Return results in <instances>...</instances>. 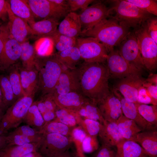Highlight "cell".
Listing matches in <instances>:
<instances>
[{
    "instance_id": "obj_1",
    "label": "cell",
    "mask_w": 157,
    "mask_h": 157,
    "mask_svg": "<svg viewBox=\"0 0 157 157\" xmlns=\"http://www.w3.org/2000/svg\"><path fill=\"white\" fill-rule=\"evenodd\" d=\"M77 67L81 93L97 105L110 93L107 66L103 63L84 61Z\"/></svg>"
},
{
    "instance_id": "obj_2",
    "label": "cell",
    "mask_w": 157,
    "mask_h": 157,
    "mask_svg": "<svg viewBox=\"0 0 157 157\" xmlns=\"http://www.w3.org/2000/svg\"><path fill=\"white\" fill-rule=\"evenodd\" d=\"M129 29L111 17L82 32L80 35L96 39L104 44L108 53L125 39L130 32Z\"/></svg>"
},
{
    "instance_id": "obj_3",
    "label": "cell",
    "mask_w": 157,
    "mask_h": 157,
    "mask_svg": "<svg viewBox=\"0 0 157 157\" xmlns=\"http://www.w3.org/2000/svg\"><path fill=\"white\" fill-rule=\"evenodd\" d=\"M35 67L38 72V87L44 95L52 94L64 67L55 53L47 56L37 55Z\"/></svg>"
},
{
    "instance_id": "obj_4",
    "label": "cell",
    "mask_w": 157,
    "mask_h": 157,
    "mask_svg": "<svg viewBox=\"0 0 157 157\" xmlns=\"http://www.w3.org/2000/svg\"><path fill=\"white\" fill-rule=\"evenodd\" d=\"M112 4L113 13L111 17L126 27L136 28L142 25L151 14L138 8L126 0L107 1Z\"/></svg>"
},
{
    "instance_id": "obj_5",
    "label": "cell",
    "mask_w": 157,
    "mask_h": 157,
    "mask_svg": "<svg viewBox=\"0 0 157 157\" xmlns=\"http://www.w3.org/2000/svg\"><path fill=\"white\" fill-rule=\"evenodd\" d=\"M33 102L32 96L25 95L9 107L0 122V133L6 134L10 130L18 127Z\"/></svg>"
},
{
    "instance_id": "obj_6",
    "label": "cell",
    "mask_w": 157,
    "mask_h": 157,
    "mask_svg": "<svg viewBox=\"0 0 157 157\" xmlns=\"http://www.w3.org/2000/svg\"><path fill=\"white\" fill-rule=\"evenodd\" d=\"M76 45L84 61L104 63L106 61L108 53L104 44L96 39L78 37Z\"/></svg>"
},
{
    "instance_id": "obj_7",
    "label": "cell",
    "mask_w": 157,
    "mask_h": 157,
    "mask_svg": "<svg viewBox=\"0 0 157 157\" xmlns=\"http://www.w3.org/2000/svg\"><path fill=\"white\" fill-rule=\"evenodd\" d=\"M133 32L144 67L150 71L154 70L157 64V44L148 34L142 25L135 28Z\"/></svg>"
},
{
    "instance_id": "obj_8",
    "label": "cell",
    "mask_w": 157,
    "mask_h": 157,
    "mask_svg": "<svg viewBox=\"0 0 157 157\" xmlns=\"http://www.w3.org/2000/svg\"><path fill=\"white\" fill-rule=\"evenodd\" d=\"M71 137L55 133H42L37 151L43 157H49L68 151L72 143Z\"/></svg>"
},
{
    "instance_id": "obj_9",
    "label": "cell",
    "mask_w": 157,
    "mask_h": 157,
    "mask_svg": "<svg viewBox=\"0 0 157 157\" xmlns=\"http://www.w3.org/2000/svg\"><path fill=\"white\" fill-rule=\"evenodd\" d=\"M113 14L111 8L108 7L101 2L89 6L78 14L81 32L92 28L105 19L111 17Z\"/></svg>"
},
{
    "instance_id": "obj_10",
    "label": "cell",
    "mask_w": 157,
    "mask_h": 157,
    "mask_svg": "<svg viewBox=\"0 0 157 157\" xmlns=\"http://www.w3.org/2000/svg\"><path fill=\"white\" fill-rule=\"evenodd\" d=\"M35 17L43 19H51L58 22L70 12L60 7L50 0H26Z\"/></svg>"
},
{
    "instance_id": "obj_11",
    "label": "cell",
    "mask_w": 157,
    "mask_h": 157,
    "mask_svg": "<svg viewBox=\"0 0 157 157\" xmlns=\"http://www.w3.org/2000/svg\"><path fill=\"white\" fill-rule=\"evenodd\" d=\"M106 61L110 77L120 79L131 75H141L142 71L126 61L118 51H110Z\"/></svg>"
},
{
    "instance_id": "obj_12",
    "label": "cell",
    "mask_w": 157,
    "mask_h": 157,
    "mask_svg": "<svg viewBox=\"0 0 157 157\" xmlns=\"http://www.w3.org/2000/svg\"><path fill=\"white\" fill-rule=\"evenodd\" d=\"M119 55L126 61L141 71L144 67L133 32H130L119 44Z\"/></svg>"
},
{
    "instance_id": "obj_13",
    "label": "cell",
    "mask_w": 157,
    "mask_h": 157,
    "mask_svg": "<svg viewBox=\"0 0 157 157\" xmlns=\"http://www.w3.org/2000/svg\"><path fill=\"white\" fill-rule=\"evenodd\" d=\"M146 81L140 75H131L120 79L114 88L127 101L137 103L138 91Z\"/></svg>"
},
{
    "instance_id": "obj_14",
    "label": "cell",
    "mask_w": 157,
    "mask_h": 157,
    "mask_svg": "<svg viewBox=\"0 0 157 157\" xmlns=\"http://www.w3.org/2000/svg\"><path fill=\"white\" fill-rule=\"evenodd\" d=\"M71 92L81 93L77 67L72 69H63L52 94H62Z\"/></svg>"
},
{
    "instance_id": "obj_15",
    "label": "cell",
    "mask_w": 157,
    "mask_h": 157,
    "mask_svg": "<svg viewBox=\"0 0 157 157\" xmlns=\"http://www.w3.org/2000/svg\"><path fill=\"white\" fill-rule=\"evenodd\" d=\"M7 14L9 21L6 26L12 38L21 44L26 41L28 35H33V31L29 24L12 12L9 3Z\"/></svg>"
},
{
    "instance_id": "obj_16",
    "label": "cell",
    "mask_w": 157,
    "mask_h": 157,
    "mask_svg": "<svg viewBox=\"0 0 157 157\" xmlns=\"http://www.w3.org/2000/svg\"><path fill=\"white\" fill-rule=\"evenodd\" d=\"M112 92L120 101L124 116L134 121L143 131L156 130L157 128L148 123L141 116L135 104L127 101L114 88Z\"/></svg>"
},
{
    "instance_id": "obj_17",
    "label": "cell",
    "mask_w": 157,
    "mask_h": 157,
    "mask_svg": "<svg viewBox=\"0 0 157 157\" xmlns=\"http://www.w3.org/2000/svg\"><path fill=\"white\" fill-rule=\"evenodd\" d=\"M97 106L104 120L108 122H116L122 113L120 101L113 92Z\"/></svg>"
},
{
    "instance_id": "obj_18",
    "label": "cell",
    "mask_w": 157,
    "mask_h": 157,
    "mask_svg": "<svg viewBox=\"0 0 157 157\" xmlns=\"http://www.w3.org/2000/svg\"><path fill=\"white\" fill-rule=\"evenodd\" d=\"M51 95L57 106L71 110L76 112L83 105L90 100L81 93L77 92Z\"/></svg>"
},
{
    "instance_id": "obj_19",
    "label": "cell",
    "mask_w": 157,
    "mask_h": 157,
    "mask_svg": "<svg viewBox=\"0 0 157 157\" xmlns=\"http://www.w3.org/2000/svg\"><path fill=\"white\" fill-rule=\"evenodd\" d=\"M57 30L59 33L67 36L78 38L81 32L78 14L74 12H69L59 23Z\"/></svg>"
},
{
    "instance_id": "obj_20",
    "label": "cell",
    "mask_w": 157,
    "mask_h": 157,
    "mask_svg": "<svg viewBox=\"0 0 157 157\" xmlns=\"http://www.w3.org/2000/svg\"><path fill=\"white\" fill-rule=\"evenodd\" d=\"M138 144L150 157H157V131H142L131 140Z\"/></svg>"
},
{
    "instance_id": "obj_21",
    "label": "cell",
    "mask_w": 157,
    "mask_h": 157,
    "mask_svg": "<svg viewBox=\"0 0 157 157\" xmlns=\"http://www.w3.org/2000/svg\"><path fill=\"white\" fill-rule=\"evenodd\" d=\"M116 146V157H142L148 156L138 144L133 140L123 138L117 143Z\"/></svg>"
},
{
    "instance_id": "obj_22",
    "label": "cell",
    "mask_w": 157,
    "mask_h": 157,
    "mask_svg": "<svg viewBox=\"0 0 157 157\" xmlns=\"http://www.w3.org/2000/svg\"><path fill=\"white\" fill-rule=\"evenodd\" d=\"M98 136L103 144L110 147L116 146L117 143L124 138L121 136L116 122L105 121Z\"/></svg>"
},
{
    "instance_id": "obj_23",
    "label": "cell",
    "mask_w": 157,
    "mask_h": 157,
    "mask_svg": "<svg viewBox=\"0 0 157 157\" xmlns=\"http://www.w3.org/2000/svg\"><path fill=\"white\" fill-rule=\"evenodd\" d=\"M21 53L20 43L10 36L5 45L1 67L5 69L8 68L20 58Z\"/></svg>"
},
{
    "instance_id": "obj_24",
    "label": "cell",
    "mask_w": 157,
    "mask_h": 157,
    "mask_svg": "<svg viewBox=\"0 0 157 157\" xmlns=\"http://www.w3.org/2000/svg\"><path fill=\"white\" fill-rule=\"evenodd\" d=\"M55 54L65 68L70 69L76 68V65L82 59L76 44L65 50L58 52Z\"/></svg>"
},
{
    "instance_id": "obj_25",
    "label": "cell",
    "mask_w": 157,
    "mask_h": 157,
    "mask_svg": "<svg viewBox=\"0 0 157 157\" xmlns=\"http://www.w3.org/2000/svg\"><path fill=\"white\" fill-rule=\"evenodd\" d=\"M116 123L121 136L127 140H131L143 131L134 121L126 117L122 113Z\"/></svg>"
},
{
    "instance_id": "obj_26",
    "label": "cell",
    "mask_w": 157,
    "mask_h": 157,
    "mask_svg": "<svg viewBox=\"0 0 157 157\" xmlns=\"http://www.w3.org/2000/svg\"><path fill=\"white\" fill-rule=\"evenodd\" d=\"M39 142L20 146L7 145L0 149V157H22L28 153L37 151Z\"/></svg>"
},
{
    "instance_id": "obj_27",
    "label": "cell",
    "mask_w": 157,
    "mask_h": 157,
    "mask_svg": "<svg viewBox=\"0 0 157 157\" xmlns=\"http://www.w3.org/2000/svg\"><path fill=\"white\" fill-rule=\"evenodd\" d=\"M59 24L57 21L45 19L34 21L28 24L33 31V35L38 36L39 38L52 35L56 31Z\"/></svg>"
},
{
    "instance_id": "obj_28",
    "label": "cell",
    "mask_w": 157,
    "mask_h": 157,
    "mask_svg": "<svg viewBox=\"0 0 157 157\" xmlns=\"http://www.w3.org/2000/svg\"><path fill=\"white\" fill-rule=\"evenodd\" d=\"M7 1L11 11L15 16L21 18L28 24L35 21L34 15L26 0Z\"/></svg>"
},
{
    "instance_id": "obj_29",
    "label": "cell",
    "mask_w": 157,
    "mask_h": 157,
    "mask_svg": "<svg viewBox=\"0 0 157 157\" xmlns=\"http://www.w3.org/2000/svg\"><path fill=\"white\" fill-rule=\"evenodd\" d=\"M76 113L83 118L96 121L102 124L105 121L97 105L90 100L83 105Z\"/></svg>"
},
{
    "instance_id": "obj_30",
    "label": "cell",
    "mask_w": 157,
    "mask_h": 157,
    "mask_svg": "<svg viewBox=\"0 0 157 157\" xmlns=\"http://www.w3.org/2000/svg\"><path fill=\"white\" fill-rule=\"evenodd\" d=\"M55 113V117L53 121L61 122L72 127L78 126L81 117L75 111L57 106Z\"/></svg>"
},
{
    "instance_id": "obj_31",
    "label": "cell",
    "mask_w": 157,
    "mask_h": 157,
    "mask_svg": "<svg viewBox=\"0 0 157 157\" xmlns=\"http://www.w3.org/2000/svg\"><path fill=\"white\" fill-rule=\"evenodd\" d=\"M23 122L39 131L44 124V120L38 109L36 102H33L30 107Z\"/></svg>"
},
{
    "instance_id": "obj_32",
    "label": "cell",
    "mask_w": 157,
    "mask_h": 157,
    "mask_svg": "<svg viewBox=\"0 0 157 157\" xmlns=\"http://www.w3.org/2000/svg\"><path fill=\"white\" fill-rule=\"evenodd\" d=\"M20 44L21 48L20 59L24 67L27 69L33 68L36 57L34 46L26 41Z\"/></svg>"
},
{
    "instance_id": "obj_33",
    "label": "cell",
    "mask_w": 157,
    "mask_h": 157,
    "mask_svg": "<svg viewBox=\"0 0 157 157\" xmlns=\"http://www.w3.org/2000/svg\"><path fill=\"white\" fill-rule=\"evenodd\" d=\"M74 128L53 120L45 123L39 132L41 133H55L70 137Z\"/></svg>"
},
{
    "instance_id": "obj_34",
    "label": "cell",
    "mask_w": 157,
    "mask_h": 157,
    "mask_svg": "<svg viewBox=\"0 0 157 157\" xmlns=\"http://www.w3.org/2000/svg\"><path fill=\"white\" fill-rule=\"evenodd\" d=\"M0 86L3 101L7 109L16 101L8 76H0Z\"/></svg>"
},
{
    "instance_id": "obj_35",
    "label": "cell",
    "mask_w": 157,
    "mask_h": 157,
    "mask_svg": "<svg viewBox=\"0 0 157 157\" xmlns=\"http://www.w3.org/2000/svg\"><path fill=\"white\" fill-rule=\"evenodd\" d=\"M49 36L53 40L54 47L58 52L65 50L74 46L76 44L77 38L70 37L62 34L57 30Z\"/></svg>"
},
{
    "instance_id": "obj_36",
    "label": "cell",
    "mask_w": 157,
    "mask_h": 157,
    "mask_svg": "<svg viewBox=\"0 0 157 157\" xmlns=\"http://www.w3.org/2000/svg\"><path fill=\"white\" fill-rule=\"evenodd\" d=\"M42 135V133L37 136H28L11 132L6 134V137L7 145L20 146L38 142L40 140Z\"/></svg>"
},
{
    "instance_id": "obj_37",
    "label": "cell",
    "mask_w": 157,
    "mask_h": 157,
    "mask_svg": "<svg viewBox=\"0 0 157 157\" xmlns=\"http://www.w3.org/2000/svg\"><path fill=\"white\" fill-rule=\"evenodd\" d=\"M36 54L40 56H47L53 53L55 48L52 39L49 36L39 38L34 46Z\"/></svg>"
},
{
    "instance_id": "obj_38",
    "label": "cell",
    "mask_w": 157,
    "mask_h": 157,
    "mask_svg": "<svg viewBox=\"0 0 157 157\" xmlns=\"http://www.w3.org/2000/svg\"><path fill=\"white\" fill-rule=\"evenodd\" d=\"M138 111L141 116L148 123L157 128V106L140 104H135Z\"/></svg>"
},
{
    "instance_id": "obj_39",
    "label": "cell",
    "mask_w": 157,
    "mask_h": 157,
    "mask_svg": "<svg viewBox=\"0 0 157 157\" xmlns=\"http://www.w3.org/2000/svg\"><path fill=\"white\" fill-rule=\"evenodd\" d=\"M102 125L98 121L81 117L78 124L87 135L92 137H97Z\"/></svg>"
},
{
    "instance_id": "obj_40",
    "label": "cell",
    "mask_w": 157,
    "mask_h": 157,
    "mask_svg": "<svg viewBox=\"0 0 157 157\" xmlns=\"http://www.w3.org/2000/svg\"><path fill=\"white\" fill-rule=\"evenodd\" d=\"M86 135L85 133L79 126L74 127L72 131L70 137L76 147V152L75 154L79 157H83L85 156L82 150V145Z\"/></svg>"
},
{
    "instance_id": "obj_41",
    "label": "cell",
    "mask_w": 157,
    "mask_h": 157,
    "mask_svg": "<svg viewBox=\"0 0 157 157\" xmlns=\"http://www.w3.org/2000/svg\"><path fill=\"white\" fill-rule=\"evenodd\" d=\"M8 76L16 99L17 100L26 95L22 85L18 71L15 69L12 70Z\"/></svg>"
},
{
    "instance_id": "obj_42",
    "label": "cell",
    "mask_w": 157,
    "mask_h": 157,
    "mask_svg": "<svg viewBox=\"0 0 157 157\" xmlns=\"http://www.w3.org/2000/svg\"><path fill=\"white\" fill-rule=\"evenodd\" d=\"M141 10L150 14L157 15V3L154 0H126Z\"/></svg>"
},
{
    "instance_id": "obj_43",
    "label": "cell",
    "mask_w": 157,
    "mask_h": 157,
    "mask_svg": "<svg viewBox=\"0 0 157 157\" xmlns=\"http://www.w3.org/2000/svg\"><path fill=\"white\" fill-rule=\"evenodd\" d=\"M142 25L148 34L157 44V17H150Z\"/></svg>"
},
{
    "instance_id": "obj_44",
    "label": "cell",
    "mask_w": 157,
    "mask_h": 157,
    "mask_svg": "<svg viewBox=\"0 0 157 157\" xmlns=\"http://www.w3.org/2000/svg\"><path fill=\"white\" fill-rule=\"evenodd\" d=\"M97 137H92L87 135L82 144L84 153H90L95 151L99 147Z\"/></svg>"
},
{
    "instance_id": "obj_45",
    "label": "cell",
    "mask_w": 157,
    "mask_h": 157,
    "mask_svg": "<svg viewBox=\"0 0 157 157\" xmlns=\"http://www.w3.org/2000/svg\"><path fill=\"white\" fill-rule=\"evenodd\" d=\"M70 12H74L78 9L83 10L91 3L95 1L93 0H67Z\"/></svg>"
},
{
    "instance_id": "obj_46",
    "label": "cell",
    "mask_w": 157,
    "mask_h": 157,
    "mask_svg": "<svg viewBox=\"0 0 157 157\" xmlns=\"http://www.w3.org/2000/svg\"><path fill=\"white\" fill-rule=\"evenodd\" d=\"M19 73L22 85L26 95L32 96V90L28 76V69H21Z\"/></svg>"
},
{
    "instance_id": "obj_47",
    "label": "cell",
    "mask_w": 157,
    "mask_h": 157,
    "mask_svg": "<svg viewBox=\"0 0 157 157\" xmlns=\"http://www.w3.org/2000/svg\"><path fill=\"white\" fill-rule=\"evenodd\" d=\"M137 100L138 102L140 104L157 106V104L153 100L147 89L143 85L139 89Z\"/></svg>"
},
{
    "instance_id": "obj_48",
    "label": "cell",
    "mask_w": 157,
    "mask_h": 157,
    "mask_svg": "<svg viewBox=\"0 0 157 157\" xmlns=\"http://www.w3.org/2000/svg\"><path fill=\"white\" fill-rule=\"evenodd\" d=\"M95 151L92 157H116V151L112 147L103 144Z\"/></svg>"
},
{
    "instance_id": "obj_49",
    "label": "cell",
    "mask_w": 157,
    "mask_h": 157,
    "mask_svg": "<svg viewBox=\"0 0 157 157\" xmlns=\"http://www.w3.org/2000/svg\"><path fill=\"white\" fill-rule=\"evenodd\" d=\"M12 132L31 137L39 135L42 134L36 129L27 125L18 126Z\"/></svg>"
},
{
    "instance_id": "obj_50",
    "label": "cell",
    "mask_w": 157,
    "mask_h": 157,
    "mask_svg": "<svg viewBox=\"0 0 157 157\" xmlns=\"http://www.w3.org/2000/svg\"><path fill=\"white\" fill-rule=\"evenodd\" d=\"M10 35L6 25L0 27V62L2 60L5 45Z\"/></svg>"
},
{
    "instance_id": "obj_51",
    "label": "cell",
    "mask_w": 157,
    "mask_h": 157,
    "mask_svg": "<svg viewBox=\"0 0 157 157\" xmlns=\"http://www.w3.org/2000/svg\"><path fill=\"white\" fill-rule=\"evenodd\" d=\"M142 85L147 89L153 100L157 104V85L146 82Z\"/></svg>"
},
{
    "instance_id": "obj_52",
    "label": "cell",
    "mask_w": 157,
    "mask_h": 157,
    "mask_svg": "<svg viewBox=\"0 0 157 157\" xmlns=\"http://www.w3.org/2000/svg\"><path fill=\"white\" fill-rule=\"evenodd\" d=\"M8 3L7 1L0 0V18H4L7 14Z\"/></svg>"
},
{
    "instance_id": "obj_53",
    "label": "cell",
    "mask_w": 157,
    "mask_h": 157,
    "mask_svg": "<svg viewBox=\"0 0 157 157\" xmlns=\"http://www.w3.org/2000/svg\"><path fill=\"white\" fill-rule=\"evenodd\" d=\"M36 103L38 109L42 116L46 112L49 111L47 109L44 104L42 99L36 102Z\"/></svg>"
},
{
    "instance_id": "obj_54",
    "label": "cell",
    "mask_w": 157,
    "mask_h": 157,
    "mask_svg": "<svg viewBox=\"0 0 157 157\" xmlns=\"http://www.w3.org/2000/svg\"><path fill=\"white\" fill-rule=\"evenodd\" d=\"M147 82L153 85H157V75L156 74H151L146 79Z\"/></svg>"
},
{
    "instance_id": "obj_55",
    "label": "cell",
    "mask_w": 157,
    "mask_h": 157,
    "mask_svg": "<svg viewBox=\"0 0 157 157\" xmlns=\"http://www.w3.org/2000/svg\"><path fill=\"white\" fill-rule=\"evenodd\" d=\"M7 145L6 134L0 133V149Z\"/></svg>"
},
{
    "instance_id": "obj_56",
    "label": "cell",
    "mask_w": 157,
    "mask_h": 157,
    "mask_svg": "<svg viewBox=\"0 0 157 157\" xmlns=\"http://www.w3.org/2000/svg\"><path fill=\"white\" fill-rule=\"evenodd\" d=\"M22 157H43L41 154L37 151L28 153Z\"/></svg>"
},
{
    "instance_id": "obj_57",
    "label": "cell",
    "mask_w": 157,
    "mask_h": 157,
    "mask_svg": "<svg viewBox=\"0 0 157 157\" xmlns=\"http://www.w3.org/2000/svg\"><path fill=\"white\" fill-rule=\"evenodd\" d=\"M49 157H74V154L67 151L61 154Z\"/></svg>"
},
{
    "instance_id": "obj_58",
    "label": "cell",
    "mask_w": 157,
    "mask_h": 157,
    "mask_svg": "<svg viewBox=\"0 0 157 157\" xmlns=\"http://www.w3.org/2000/svg\"><path fill=\"white\" fill-rule=\"evenodd\" d=\"M0 108L5 110L7 108L4 104L3 101L2 95L0 86Z\"/></svg>"
},
{
    "instance_id": "obj_59",
    "label": "cell",
    "mask_w": 157,
    "mask_h": 157,
    "mask_svg": "<svg viewBox=\"0 0 157 157\" xmlns=\"http://www.w3.org/2000/svg\"><path fill=\"white\" fill-rule=\"evenodd\" d=\"M4 110L0 108V123L4 114Z\"/></svg>"
},
{
    "instance_id": "obj_60",
    "label": "cell",
    "mask_w": 157,
    "mask_h": 157,
    "mask_svg": "<svg viewBox=\"0 0 157 157\" xmlns=\"http://www.w3.org/2000/svg\"><path fill=\"white\" fill-rule=\"evenodd\" d=\"M74 157H79V156H77L76 154H74ZM83 157H86L85 156H84Z\"/></svg>"
},
{
    "instance_id": "obj_61",
    "label": "cell",
    "mask_w": 157,
    "mask_h": 157,
    "mask_svg": "<svg viewBox=\"0 0 157 157\" xmlns=\"http://www.w3.org/2000/svg\"><path fill=\"white\" fill-rule=\"evenodd\" d=\"M150 157L149 156H143V157Z\"/></svg>"
},
{
    "instance_id": "obj_62",
    "label": "cell",
    "mask_w": 157,
    "mask_h": 157,
    "mask_svg": "<svg viewBox=\"0 0 157 157\" xmlns=\"http://www.w3.org/2000/svg\"><path fill=\"white\" fill-rule=\"evenodd\" d=\"M0 66L1 67V64L0 62Z\"/></svg>"
},
{
    "instance_id": "obj_63",
    "label": "cell",
    "mask_w": 157,
    "mask_h": 157,
    "mask_svg": "<svg viewBox=\"0 0 157 157\" xmlns=\"http://www.w3.org/2000/svg\"><path fill=\"white\" fill-rule=\"evenodd\" d=\"M1 22H0V26H1Z\"/></svg>"
}]
</instances>
